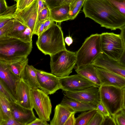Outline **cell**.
<instances>
[{"mask_svg": "<svg viewBox=\"0 0 125 125\" xmlns=\"http://www.w3.org/2000/svg\"><path fill=\"white\" fill-rule=\"evenodd\" d=\"M15 13V18L31 29L32 36L34 34L37 25L39 21L38 0H34L29 6Z\"/></svg>", "mask_w": 125, "mask_h": 125, "instance_id": "30bf717a", "label": "cell"}, {"mask_svg": "<svg viewBox=\"0 0 125 125\" xmlns=\"http://www.w3.org/2000/svg\"><path fill=\"white\" fill-rule=\"evenodd\" d=\"M101 52L111 59L118 62L124 52L123 40L120 34L105 32L100 34Z\"/></svg>", "mask_w": 125, "mask_h": 125, "instance_id": "8992f818", "label": "cell"}, {"mask_svg": "<svg viewBox=\"0 0 125 125\" xmlns=\"http://www.w3.org/2000/svg\"><path fill=\"white\" fill-rule=\"evenodd\" d=\"M51 73L57 76H69L76 63V52L67 49L50 56Z\"/></svg>", "mask_w": 125, "mask_h": 125, "instance_id": "277c9868", "label": "cell"}, {"mask_svg": "<svg viewBox=\"0 0 125 125\" xmlns=\"http://www.w3.org/2000/svg\"><path fill=\"white\" fill-rule=\"evenodd\" d=\"M0 92L3 94L10 102L17 103L16 100L0 81Z\"/></svg>", "mask_w": 125, "mask_h": 125, "instance_id": "d6a6232c", "label": "cell"}, {"mask_svg": "<svg viewBox=\"0 0 125 125\" xmlns=\"http://www.w3.org/2000/svg\"><path fill=\"white\" fill-rule=\"evenodd\" d=\"M12 116L10 102L0 92V125Z\"/></svg>", "mask_w": 125, "mask_h": 125, "instance_id": "cb8c5ba5", "label": "cell"}, {"mask_svg": "<svg viewBox=\"0 0 125 125\" xmlns=\"http://www.w3.org/2000/svg\"><path fill=\"white\" fill-rule=\"evenodd\" d=\"M20 79L22 80L32 89L39 88L37 74V69L28 64L22 74Z\"/></svg>", "mask_w": 125, "mask_h": 125, "instance_id": "ffe728a7", "label": "cell"}, {"mask_svg": "<svg viewBox=\"0 0 125 125\" xmlns=\"http://www.w3.org/2000/svg\"><path fill=\"white\" fill-rule=\"evenodd\" d=\"M17 4H15L12 6L9 7L7 9L0 15H4L14 13L17 9Z\"/></svg>", "mask_w": 125, "mask_h": 125, "instance_id": "60d3db41", "label": "cell"}, {"mask_svg": "<svg viewBox=\"0 0 125 125\" xmlns=\"http://www.w3.org/2000/svg\"><path fill=\"white\" fill-rule=\"evenodd\" d=\"M123 91L122 107L125 108V88L123 89Z\"/></svg>", "mask_w": 125, "mask_h": 125, "instance_id": "816d5d0a", "label": "cell"}, {"mask_svg": "<svg viewBox=\"0 0 125 125\" xmlns=\"http://www.w3.org/2000/svg\"><path fill=\"white\" fill-rule=\"evenodd\" d=\"M120 13L125 17V0H107Z\"/></svg>", "mask_w": 125, "mask_h": 125, "instance_id": "f1b7e54d", "label": "cell"}, {"mask_svg": "<svg viewBox=\"0 0 125 125\" xmlns=\"http://www.w3.org/2000/svg\"><path fill=\"white\" fill-rule=\"evenodd\" d=\"M31 89L30 87L21 79L17 83V103L23 107L30 109H33L31 97Z\"/></svg>", "mask_w": 125, "mask_h": 125, "instance_id": "e0dca14e", "label": "cell"}, {"mask_svg": "<svg viewBox=\"0 0 125 125\" xmlns=\"http://www.w3.org/2000/svg\"><path fill=\"white\" fill-rule=\"evenodd\" d=\"M8 7L6 0H0V15L4 12Z\"/></svg>", "mask_w": 125, "mask_h": 125, "instance_id": "7dc6e473", "label": "cell"}, {"mask_svg": "<svg viewBox=\"0 0 125 125\" xmlns=\"http://www.w3.org/2000/svg\"><path fill=\"white\" fill-rule=\"evenodd\" d=\"M38 14L39 19L40 14L42 10L45 7L44 6V4L42 0H38Z\"/></svg>", "mask_w": 125, "mask_h": 125, "instance_id": "c3c4849f", "label": "cell"}, {"mask_svg": "<svg viewBox=\"0 0 125 125\" xmlns=\"http://www.w3.org/2000/svg\"><path fill=\"white\" fill-rule=\"evenodd\" d=\"M54 21L49 17L44 22V31L48 29L54 23Z\"/></svg>", "mask_w": 125, "mask_h": 125, "instance_id": "bcb514c9", "label": "cell"}, {"mask_svg": "<svg viewBox=\"0 0 125 125\" xmlns=\"http://www.w3.org/2000/svg\"><path fill=\"white\" fill-rule=\"evenodd\" d=\"M85 0H74L69 5L68 20H74L83 6Z\"/></svg>", "mask_w": 125, "mask_h": 125, "instance_id": "484cf974", "label": "cell"}, {"mask_svg": "<svg viewBox=\"0 0 125 125\" xmlns=\"http://www.w3.org/2000/svg\"><path fill=\"white\" fill-rule=\"evenodd\" d=\"M83 11L85 17L111 30H120L125 25V17L107 0H85Z\"/></svg>", "mask_w": 125, "mask_h": 125, "instance_id": "6da1fadb", "label": "cell"}, {"mask_svg": "<svg viewBox=\"0 0 125 125\" xmlns=\"http://www.w3.org/2000/svg\"><path fill=\"white\" fill-rule=\"evenodd\" d=\"M47 121L40 118H37L28 125H49Z\"/></svg>", "mask_w": 125, "mask_h": 125, "instance_id": "f6af8a7d", "label": "cell"}, {"mask_svg": "<svg viewBox=\"0 0 125 125\" xmlns=\"http://www.w3.org/2000/svg\"><path fill=\"white\" fill-rule=\"evenodd\" d=\"M95 68L100 86L125 88V78L103 68L95 66Z\"/></svg>", "mask_w": 125, "mask_h": 125, "instance_id": "9a60e30c", "label": "cell"}, {"mask_svg": "<svg viewBox=\"0 0 125 125\" xmlns=\"http://www.w3.org/2000/svg\"><path fill=\"white\" fill-rule=\"evenodd\" d=\"M104 116L99 111L96 112L90 120L87 125H102Z\"/></svg>", "mask_w": 125, "mask_h": 125, "instance_id": "f546056e", "label": "cell"}, {"mask_svg": "<svg viewBox=\"0 0 125 125\" xmlns=\"http://www.w3.org/2000/svg\"><path fill=\"white\" fill-rule=\"evenodd\" d=\"M96 111L95 109L82 113L76 118L75 125H87Z\"/></svg>", "mask_w": 125, "mask_h": 125, "instance_id": "4316f807", "label": "cell"}, {"mask_svg": "<svg viewBox=\"0 0 125 125\" xmlns=\"http://www.w3.org/2000/svg\"><path fill=\"white\" fill-rule=\"evenodd\" d=\"M100 34H92L87 38L76 52L77 67L91 64L101 52Z\"/></svg>", "mask_w": 125, "mask_h": 125, "instance_id": "5b68a950", "label": "cell"}, {"mask_svg": "<svg viewBox=\"0 0 125 125\" xmlns=\"http://www.w3.org/2000/svg\"><path fill=\"white\" fill-rule=\"evenodd\" d=\"M76 112L72 113L68 118L65 123L64 125H75L76 118L75 117V115Z\"/></svg>", "mask_w": 125, "mask_h": 125, "instance_id": "ee69618b", "label": "cell"}, {"mask_svg": "<svg viewBox=\"0 0 125 125\" xmlns=\"http://www.w3.org/2000/svg\"><path fill=\"white\" fill-rule=\"evenodd\" d=\"M39 88L48 95L53 94L61 89L59 77L54 74L37 69Z\"/></svg>", "mask_w": 125, "mask_h": 125, "instance_id": "8fae6325", "label": "cell"}, {"mask_svg": "<svg viewBox=\"0 0 125 125\" xmlns=\"http://www.w3.org/2000/svg\"><path fill=\"white\" fill-rule=\"evenodd\" d=\"M64 95L96 106L100 101L99 88L93 86L75 91H66Z\"/></svg>", "mask_w": 125, "mask_h": 125, "instance_id": "7c38bea8", "label": "cell"}, {"mask_svg": "<svg viewBox=\"0 0 125 125\" xmlns=\"http://www.w3.org/2000/svg\"><path fill=\"white\" fill-rule=\"evenodd\" d=\"M99 89L100 101L112 116L122 107L123 89L110 86Z\"/></svg>", "mask_w": 125, "mask_h": 125, "instance_id": "52a82bcc", "label": "cell"}, {"mask_svg": "<svg viewBox=\"0 0 125 125\" xmlns=\"http://www.w3.org/2000/svg\"><path fill=\"white\" fill-rule=\"evenodd\" d=\"M30 94L32 108L35 110L39 118L50 121L52 106L48 95L39 88L31 89Z\"/></svg>", "mask_w": 125, "mask_h": 125, "instance_id": "ba28073f", "label": "cell"}, {"mask_svg": "<svg viewBox=\"0 0 125 125\" xmlns=\"http://www.w3.org/2000/svg\"><path fill=\"white\" fill-rule=\"evenodd\" d=\"M69 6L61 5L50 10V17L54 21L61 22L68 20Z\"/></svg>", "mask_w": 125, "mask_h": 125, "instance_id": "7402d4cb", "label": "cell"}, {"mask_svg": "<svg viewBox=\"0 0 125 125\" xmlns=\"http://www.w3.org/2000/svg\"><path fill=\"white\" fill-rule=\"evenodd\" d=\"M74 0H62L61 5L69 6Z\"/></svg>", "mask_w": 125, "mask_h": 125, "instance_id": "f907efd6", "label": "cell"}, {"mask_svg": "<svg viewBox=\"0 0 125 125\" xmlns=\"http://www.w3.org/2000/svg\"><path fill=\"white\" fill-rule=\"evenodd\" d=\"M14 0L16 1V2L18 0Z\"/></svg>", "mask_w": 125, "mask_h": 125, "instance_id": "11a10c76", "label": "cell"}, {"mask_svg": "<svg viewBox=\"0 0 125 125\" xmlns=\"http://www.w3.org/2000/svg\"><path fill=\"white\" fill-rule=\"evenodd\" d=\"M13 23V19L10 20L3 27L0 29V40L9 37L7 35L12 27Z\"/></svg>", "mask_w": 125, "mask_h": 125, "instance_id": "4dcf8cb0", "label": "cell"}, {"mask_svg": "<svg viewBox=\"0 0 125 125\" xmlns=\"http://www.w3.org/2000/svg\"><path fill=\"white\" fill-rule=\"evenodd\" d=\"M32 36L31 30L28 27L24 31L17 36L16 38L25 42H32Z\"/></svg>", "mask_w": 125, "mask_h": 125, "instance_id": "1f68e13d", "label": "cell"}, {"mask_svg": "<svg viewBox=\"0 0 125 125\" xmlns=\"http://www.w3.org/2000/svg\"><path fill=\"white\" fill-rule=\"evenodd\" d=\"M61 104L68 107L76 113L96 109V106L64 96Z\"/></svg>", "mask_w": 125, "mask_h": 125, "instance_id": "d6986e66", "label": "cell"}, {"mask_svg": "<svg viewBox=\"0 0 125 125\" xmlns=\"http://www.w3.org/2000/svg\"><path fill=\"white\" fill-rule=\"evenodd\" d=\"M61 89L64 91H75L94 86H100L77 73L74 75L60 77Z\"/></svg>", "mask_w": 125, "mask_h": 125, "instance_id": "9c48e42d", "label": "cell"}, {"mask_svg": "<svg viewBox=\"0 0 125 125\" xmlns=\"http://www.w3.org/2000/svg\"><path fill=\"white\" fill-rule=\"evenodd\" d=\"M102 125H116L114 118L111 115L104 116Z\"/></svg>", "mask_w": 125, "mask_h": 125, "instance_id": "7bdbcfd3", "label": "cell"}, {"mask_svg": "<svg viewBox=\"0 0 125 125\" xmlns=\"http://www.w3.org/2000/svg\"><path fill=\"white\" fill-rule=\"evenodd\" d=\"M10 103L12 116L22 125H28L37 118L33 109L25 108L16 103Z\"/></svg>", "mask_w": 125, "mask_h": 125, "instance_id": "2e32d148", "label": "cell"}, {"mask_svg": "<svg viewBox=\"0 0 125 125\" xmlns=\"http://www.w3.org/2000/svg\"><path fill=\"white\" fill-rule=\"evenodd\" d=\"M32 48V42H26L10 37L0 40V60L6 62L28 57Z\"/></svg>", "mask_w": 125, "mask_h": 125, "instance_id": "3957f363", "label": "cell"}, {"mask_svg": "<svg viewBox=\"0 0 125 125\" xmlns=\"http://www.w3.org/2000/svg\"><path fill=\"white\" fill-rule=\"evenodd\" d=\"M13 26L7 35L10 37L16 38L28 27L16 18L13 19Z\"/></svg>", "mask_w": 125, "mask_h": 125, "instance_id": "d4e9b609", "label": "cell"}, {"mask_svg": "<svg viewBox=\"0 0 125 125\" xmlns=\"http://www.w3.org/2000/svg\"><path fill=\"white\" fill-rule=\"evenodd\" d=\"M44 21H39L38 23L34 33V34L37 35L38 37L44 31Z\"/></svg>", "mask_w": 125, "mask_h": 125, "instance_id": "f35d334b", "label": "cell"}, {"mask_svg": "<svg viewBox=\"0 0 125 125\" xmlns=\"http://www.w3.org/2000/svg\"><path fill=\"white\" fill-rule=\"evenodd\" d=\"M106 69L125 78V66L110 59L101 52L91 63Z\"/></svg>", "mask_w": 125, "mask_h": 125, "instance_id": "5bb4252c", "label": "cell"}, {"mask_svg": "<svg viewBox=\"0 0 125 125\" xmlns=\"http://www.w3.org/2000/svg\"><path fill=\"white\" fill-rule=\"evenodd\" d=\"M96 106V110L100 112L104 116L111 115L106 108L100 101Z\"/></svg>", "mask_w": 125, "mask_h": 125, "instance_id": "74e56055", "label": "cell"}, {"mask_svg": "<svg viewBox=\"0 0 125 125\" xmlns=\"http://www.w3.org/2000/svg\"><path fill=\"white\" fill-rule=\"evenodd\" d=\"M50 11L46 6L41 11L39 15V21H45L50 17Z\"/></svg>", "mask_w": 125, "mask_h": 125, "instance_id": "8d00e7d4", "label": "cell"}, {"mask_svg": "<svg viewBox=\"0 0 125 125\" xmlns=\"http://www.w3.org/2000/svg\"><path fill=\"white\" fill-rule=\"evenodd\" d=\"M62 0H47L44 4L49 9L61 5Z\"/></svg>", "mask_w": 125, "mask_h": 125, "instance_id": "d590c367", "label": "cell"}, {"mask_svg": "<svg viewBox=\"0 0 125 125\" xmlns=\"http://www.w3.org/2000/svg\"><path fill=\"white\" fill-rule=\"evenodd\" d=\"M75 112L68 107L61 104L56 106L53 118L50 122V125H64L70 115Z\"/></svg>", "mask_w": 125, "mask_h": 125, "instance_id": "ac0fdd59", "label": "cell"}, {"mask_svg": "<svg viewBox=\"0 0 125 125\" xmlns=\"http://www.w3.org/2000/svg\"><path fill=\"white\" fill-rule=\"evenodd\" d=\"M20 79L12 71L5 61L0 60V81L16 101V84Z\"/></svg>", "mask_w": 125, "mask_h": 125, "instance_id": "4fadbf2b", "label": "cell"}, {"mask_svg": "<svg viewBox=\"0 0 125 125\" xmlns=\"http://www.w3.org/2000/svg\"><path fill=\"white\" fill-rule=\"evenodd\" d=\"M36 44L42 53L50 56L66 49L62 29L55 23L38 37Z\"/></svg>", "mask_w": 125, "mask_h": 125, "instance_id": "7a4b0ae2", "label": "cell"}, {"mask_svg": "<svg viewBox=\"0 0 125 125\" xmlns=\"http://www.w3.org/2000/svg\"><path fill=\"white\" fill-rule=\"evenodd\" d=\"M27 57H25L16 60L5 62L12 71L20 79L26 65L28 64V59Z\"/></svg>", "mask_w": 125, "mask_h": 125, "instance_id": "603a6c76", "label": "cell"}, {"mask_svg": "<svg viewBox=\"0 0 125 125\" xmlns=\"http://www.w3.org/2000/svg\"><path fill=\"white\" fill-rule=\"evenodd\" d=\"M15 13L4 15H0V29L3 27L10 20L15 18Z\"/></svg>", "mask_w": 125, "mask_h": 125, "instance_id": "e575fe53", "label": "cell"}, {"mask_svg": "<svg viewBox=\"0 0 125 125\" xmlns=\"http://www.w3.org/2000/svg\"><path fill=\"white\" fill-rule=\"evenodd\" d=\"M42 0L43 1L44 4L46 3V1L47 0Z\"/></svg>", "mask_w": 125, "mask_h": 125, "instance_id": "db71d44e", "label": "cell"}, {"mask_svg": "<svg viewBox=\"0 0 125 125\" xmlns=\"http://www.w3.org/2000/svg\"><path fill=\"white\" fill-rule=\"evenodd\" d=\"M74 68L77 73L100 86V83L97 75L95 66L91 64L86 66Z\"/></svg>", "mask_w": 125, "mask_h": 125, "instance_id": "44dd1931", "label": "cell"}, {"mask_svg": "<svg viewBox=\"0 0 125 125\" xmlns=\"http://www.w3.org/2000/svg\"><path fill=\"white\" fill-rule=\"evenodd\" d=\"M29 0H18L16 2L17 8L15 13L18 12L25 8Z\"/></svg>", "mask_w": 125, "mask_h": 125, "instance_id": "ab89813d", "label": "cell"}, {"mask_svg": "<svg viewBox=\"0 0 125 125\" xmlns=\"http://www.w3.org/2000/svg\"><path fill=\"white\" fill-rule=\"evenodd\" d=\"M34 0H29L28 1L26 5V7L28 6H29L30 4Z\"/></svg>", "mask_w": 125, "mask_h": 125, "instance_id": "f5cc1de1", "label": "cell"}, {"mask_svg": "<svg viewBox=\"0 0 125 125\" xmlns=\"http://www.w3.org/2000/svg\"><path fill=\"white\" fill-rule=\"evenodd\" d=\"M116 125H125V108L122 107L112 116Z\"/></svg>", "mask_w": 125, "mask_h": 125, "instance_id": "83f0119b", "label": "cell"}, {"mask_svg": "<svg viewBox=\"0 0 125 125\" xmlns=\"http://www.w3.org/2000/svg\"><path fill=\"white\" fill-rule=\"evenodd\" d=\"M64 41L68 46H69L73 43V40L71 37L68 36L65 38Z\"/></svg>", "mask_w": 125, "mask_h": 125, "instance_id": "681fc988", "label": "cell"}, {"mask_svg": "<svg viewBox=\"0 0 125 125\" xmlns=\"http://www.w3.org/2000/svg\"><path fill=\"white\" fill-rule=\"evenodd\" d=\"M120 35L122 38L124 46V52L122 56L118 62L121 65L125 66V25L120 29Z\"/></svg>", "mask_w": 125, "mask_h": 125, "instance_id": "836d02e7", "label": "cell"}, {"mask_svg": "<svg viewBox=\"0 0 125 125\" xmlns=\"http://www.w3.org/2000/svg\"><path fill=\"white\" fill-rule=\"evenodd\" d=\"M0 125H22L12 116L3 122Z\"/></svg>", "mask_w": 125, "mask_h": 125, "instance_id": "b9f144b4", "label": "cell"}]
</instances>
